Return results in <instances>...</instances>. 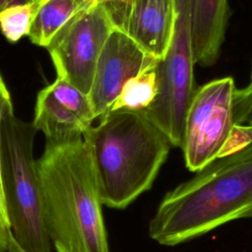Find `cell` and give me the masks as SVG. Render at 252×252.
I'll use <instances>...</instances> for the list:
<instances>
[{"label": "cell", "mask_w": 252, "mask_h": 252, "mask_svg": "<svg viewBox=\"0 0 252 252\" xmlns=\"http://www.w3.org/2000/svg\"><path fill=\"white\" fill-rule=\"evenodd\" d=\"M132 0H103L101 3L104 5L108 12L114 26L117 28L126 7Z\"/></svg>", "instance_id": "17"}, {"label": "cell", "mask_w": 252, "mask_h": 252, "mask_svg": "<svg viewBox=\"0 0 252 252\" xmlns=\"http://www.w3.org/2000/svg\"><path fill=\"white\" fill-rule=\"evenodd\" d=\"M158 60L147 54L124 32L115 28L98 56L88 98L94 118L107 113L124 84Z\"/></svg>", "instance_id": "8"}, {"label": "cell", "mask_w": 252, "mask_h": 252, "mask_svg": "<svg viewBox=\"0 0 252 252\" xmlns=\"http://www.w3.org/2000/svg\"><path fill=\"white\" fill-rule=\"evenodd\" d=\"M251 98L248 87L237 89L233 78L224 77L196 89L184 125L182 151L186 167L193 172L217 158L252 144Z\"/></svg>", "instance_id": "4"}, {"label": "cell", "mask_w": 252, "mask_h": 252, "mask_svg": "<svg viewBox=\"0 0 252 252\" xmlns=\"http://www.w3.org/2000/svg\"><path fill=\"white\" fill-rule=\"evenodd\" d=\"M174 16L173 0H132L117 29L147 54L161 60L172 37Z\"/></svg>", "instance_id": "9"}, {"label": "cell", "mask_w": 252, "mask_h": 252, "mask_svg": "<svg viewBox=\"0 0 252 252\" xmlns=\"http://www.w3.org/2000/svg\"><path fill=\"white\" fill-rule=\"evenodd\" d=\"M252 217V144L215 159L168 191L149 223V235L174 246Z\"/></svg>", "instance_id": "2"}, {"label": "cell", "mask_w": 252, "mask_h": 252, "mask_svg": "<svg viewBox=\"0 0 252 252\" xmlns=\"http://www.w3.org/2000/svg\"><path fill=\"white\" fill-rule=\"evenodd\" d=\"M85 134L101 203L112 209H125L152 187L171 147L144 111H108Z\"/></svg>", "instance_id": "3"}, {"label": "cell", "mask_w": 252, "mask_h": 252, "mask_svg": "<svg viewBox=\"0 0 252 252\" xmlns=\"http://www.w3.org/2000/svg\"><path fill=\"white\" fill-rule=\"evenodd\" d=\"M157 64L130 78L122 87L109 111L120 109L146 110L158 95Z\"/></svg>", "instance_id": "13"}, {"label": "cell", "mask_w": 252, "mask_h": 252, "mask_svg": "<svg viewBox=\"0 0 252 252\" xmlns=\"http://www.w3.org/2000/svg\"><path fill=\"white\" fill-rule=\"evenodd\" d=\"M7 252H26L23 248H21V247L18 245V243L16 242V240H15L14 237L12 236L11 231H10V234H9V243H8Z\"/></svg>", "instance_id": "20"}, {"label": "cell", "mask_w": 252, "mask_h": 252, "mask_svg": "<svg viewBox=\"0 0 252 252\" xmlns=\"http://www.w3.org/2000/svg\"><path fill=\"white\" fill-rule=\"evenodd\" d=\"M248 89L250 91V98H251V112H250L249 124L252 126V72H251V81H250V85L248 86Z\"/></svg>", "instance_id": "21"}, {"label": "cell", "mask_w": 252, "mask_h": 252, "mask_svg": "<svg viewBox=\"0 0 252 252\" xmlns=\"http://www.w3.org/2000/svg\"><path fill=\"white\" fill-rule=\"evenodd\" d=\"M33 0H0V12L12 5L22 4V3H30Z\"/></svg>", "instance_id": "19"}, {"label": "cell", "mask_w": 252, "mask_h": 252, "mask_svg": "<svg viewBox=\"0 0 252 252\" xmlns=\"http://www.w3.org/2000/svg\"><path fill=\"white\" fill-rule=\"evenodd\" d=\"M32 124L52 144L77 140L90 129L52 95L47 86L37 94Z\"/></svg>", "instance_id": "11"}, {"label": "cell", "mask_w": 252, "mask_h": 252, "mask_svg": "<svg viewBox=\"0 0 252 252\" xmlns=\"http://www.w3.org/2000/svg\"><path fill=\"white\" fill-rule=\"evenodd\" d=\"M37 130L14 113L2 126L1 186L11 234L26 252H52L40 207L33 141Z\"/></svg>", "instance_id": "5"}, {"label": "cell", "mask_w": 252, "mask_h": 252, "mask_svg": "<svg viewBox=\"0 0 252 252\" xmlns=\"http://www.w3.org/2000/svg\"><path fill=\"white\" fill-rule=\"evenodd\" d=\"M14 113L13 110V103L11 99V94L9 93V90L5 84V81L3 80L1 74H0V213L2 218L4 219L5 222L8 225L7 220V214L3 199V193H2V186H1V148H2V126L5 118L9 116L10 114ZM9 227V226H8Z\"/></svg>", "instance_id": "16"}, {"label": "cell", "mask_w": 252, "mask_h": 252, "mask_svg": "<svg viewBox=\"0 0 252 252\" xmlns=\"http://www.w3.org/2000/svg\"><path fill=\"white\" fill-rule=\"evenodd\" d=\"M229 16L227 0H191L192 46L196 64L211 67L217 63Z\"/></svg>", "instance_id": "10"}, {"label": "cell", "mask_w": 252, "mask_h": 252, "mask_svg": "<svg viewBox=\"0 0 252 252\" xmlns=\"http://www.w3.org/2000/svg\"><path fill=\"white\" fill-rule=\"evenodd\" d=\"M9 234L10 228L5 222L4 219L0 213V252H7L8 243H9Z\"/></svg>", "instance_id": "18"}, {"label": "cell", "mask_w": 252, "mask_h": 252, "mask_svg": "<svg viewBox=\"0 0 252 252\" xmlns=\"http://www.w3.org/2000/svg\"><path fill=\"white\" fill-rule=\"evenodd\" d=\"M33 4L36 13L28 36L33 44L45 48L77 13L89 6L82 0H38Z\"/></svg>", "instance_id": "12"}, {"label": "cell", "mask_w": 252, "mask_h": 252, "mask_svg": "<svg viewBox=\"0 0 252 252\" xmlns=\"http://www.w3.org/2000/svg\"><path fill=\"white\" fill-rule=\"evenodd\" d=\"M35 13V5L32 2L7 7L0 12L2 34L12 43L19 41L23 36H28Z\"/></svg>", "instance_id": "15"}, {"label": "cell", "mask_w": 252, "mask_h": 252, "mask_svg": "<svg viewBox=\"0 0 252 252\" xmlns=\"http://www.w3.org/2000/svg\"><path fill=\"white\" fill-rule=\"evenodd\" d=\"M115 28L102 3L77 13L46 47L57 77L88 95L100 51Z\"/></svg>", "instance_id": "7"}, {"label": "cell", "mask_w": 252, "mask_h": 252, "mask_svg": "<svg viewBox=\"0 0 252 252\" xmlns=\"http://www.w3.org/2000/svg\"><path fill=\"white\" fill-rule=\"evenodd\" d=\"M47 87L52 95L87 127L91 128L93 126L95 118L87 94L63 78L57 76L54 82Z\"/></svg>", "instance_id": "14"}, {"label": "cell", "mask_w": 252, "mask_h": 252, "mask_svg": "<svg viewBox=\"0 0 252 252\" xmlns=\"http://www.w3.org/2000/svg\"><path fill=\"white\" fill-rule=\"evenodd\" d=\"M82 1L87 5H93V4H95V3H101L103 0H82Z\"/></svg>", "instance_id": "22"}, {"label": "cell", "mask_w": 252, "mask_h": 252, "mask_svg": "<svg viewBox=\"0 0 252 252\" xmlns=\"http://www.w3.org/2000/svg\"><path fill=\"white\" fill-rule=\"evenodd\" d=\"M43 224L56 252H109L91 143L45 142L36 159Z\"/></svg>", "instance_id": "1"}, {"label": "cell", "mask_w": 252, "mask_h": 252, "mask_svg": "<svg viewBox=\"0 0 252 252\" xmlns=\"http://www.w3.org/2000/svg\"><path fill=\"white\" fill-rule=\"evenodd\" d=\"M174 1V27L164 57L158 61V95L144 110L171 146L183 144L186 113L196 91L191 32V0Z\"/></svg>", "instance_id": "6"}, {"label": "cell", "mask_w": 252, "mask_h": 252, "mask_svg": "<svg viewBox=\"0 0 252 252\" xmlns=\"http://www.w3.org/2000/svg\"><path fill=\"white\" fill-rule=\"evenodd\" d=\"M37 1H38V0H33L32 3H35V2H37Z\"/></svg>", "instance_id": "23"}]
</instances>
